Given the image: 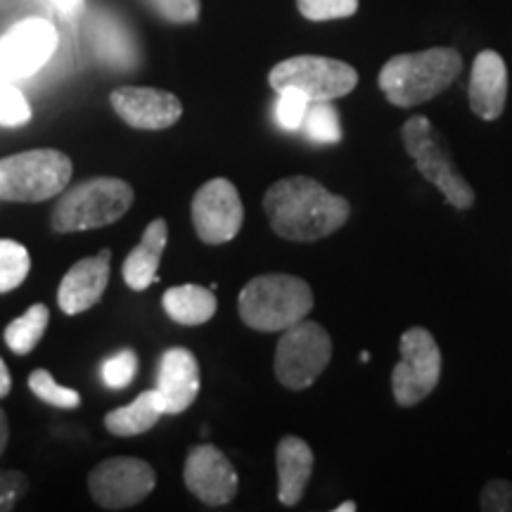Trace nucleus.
Returning <instances> with one entry per match:
<instances>
[{"mask_svg":"<svg viewBox=\"0 0 512 512\" xmlns=\"http://www.w3.org/2000/svg\"><path fill=\"white\" fill-rule=\"evenodd\" d=\"M74 164L53 147L17 152L0 159V202H46L62 195L72 181Z\"/></svg>","mask_w":512,"mask_h":512,"instance_id":"nucleus-6","label":"nucleus"},{"mask_svg":"<svg viewBox=\"0 0 512 512\" xmlns=\"http://www.w3.org/2000/svg\"><path fill=\"white\" fill-rule=\"evenodd\" d=\"M110 105L124 124L140 131H164L183 117V102L174 93L147 86H119Z\"/></svg>","mask_w":512,"mask_h":512,"instance_id":"nucleus-14","label":"nucleus"},{"mask_svg":"<svg viewBox=\"0 0 512 512\" xmlns=\"http://www.w3.org/2000/svg\"><path fill=\"white\" fill-rule=\"evenodd\" d=\"M12 389V377H10V370L5 366V361L0 358V399H5V396L10 394Z\"/></svg>","mask_w":512,"mask_h":512,"instance_id":"nucleus-34","label":"nucleus"},{"mask_svg":"<svg viewBox=\"0 0 512 512\" xmlns=\"http://www.w3.org/2000/svg\"><path fill=\"white\" fill-rule=\"evenodd\" d=\"M470 110L484 121L501 119L508 102V67L496 50H482L472 62L470 86H467Z\"/></svg>","mask_w":512,"mask_h":512,"instance_id":"nucleus-17","label":"nucleus"},{"mask_svg":"<svg viewBox=\"0 0 512 512\" xmlns=\"http://www.w3.org/2000/svg\"><path fill=\"white\" fill-rule=\"evenodd\" d=\"M479 508L484 512H512V482L491 479L479 494Z\"/></svg>","mask_w":512,"mask_h":512,"instance_id":"nucleus-32","label":"nucleus"},{"mask_svg":"<svg viewBox=\"0 0 512 512\" xmlns=\"http://www.w3.org/2000/svg\"><path fill=\"white\" fill-rule=\"evenodd\" d=\"M264 211L278 238L316 242L337 233L351 216V204L332 195L311 176H290L275 181L264 195Z\"/></svg>","mask_w":512,"mask_h":512,"instance_id":"nucleus-1","label":"nucleus"},{"mask_svg":"<svg viewBox=\"0 0 512 512\" xmlns=\"http://www.w3.org/2000/svg\"><path fill=\"white\" fill-rule=\"evenodd\" d=\"M200 363L183 347L166 349L157 366V392L169 415H178L195 403L200 394Z\"/></svg>","mask_w":512,"mask_h":512,"instance_id":"nucleus-16","label":"nucleus"},{"mask_svg":"<svg viewBox=\"0 0 512 512\" xmlns=\"http://www.w3.org/2000/svg\"><path fill=\"white\" fill-rule=\"evenodd\" d=\"M8 439H10V422L3 408H0V456H3L5 446H8Z\"/></svg>","mask_w":512,"mask_h":512,"instance_id":"nucleus-35","label":"nucleus"},{"mask_svg":"<svg viewBox=\"0 0 512 512\" xmlns=\"http://www.w3.org/2000/svg\"><path fill=\"white\" fill-rule=\"evenodd\" d=\"M313 451L304 439L283 437L275 448V467H278V501L292 508L304 498L306 486L313 475Z\"/></svg>","mask_w":512,"mask_h":512,"instance_id":"nucleus-18","label":"nucleus"},{"mask_svg":"<svg viewBox=\"0 0 512 512\" xmlns=\"http://www.w3.org/2000/svg\"><path fill=\"white\" fill-rule=\"evenodd\" d=\"M192 226L204 245H223L238 238L245 223L240 192L228 178H211L192 197Z\"/></svg>","mask_w":512,"mask_h":512,"instance_id":"nucleus-11","label":"nucleus"},{"mask_svg":"<svg viewBox=\"0 0 512 512\" xmlns=\"http://www.w3.org/2000/svg\"><path fill=\"white\" fill-rule=\"evenodd\" d=\"M302 131L316 145H335L344 136L342 121H339V114L330 102H311L309 110H306Z\"/></svg>","mask_w":512,"mask_h":512,"instance_id":"nucleus-24","label":"nucleus"},{"mask_svg":"<svg viewBox=\"0 0 512 512\" xmlns=\"http://www.w3.org/2000/svg\"><path fill=\"white\" fill-rule=\"evenodd\" d=\"M83 0H53V5L60 12H64V15H69V12H76L81 8Z\"/></svg>","mask_w":512,"mask_h":512,"instance_id":"nucleus-36","label":"nucleus"},{"mask_svg":"<svg viewBox=\"0 0 512 512\" xmlns=\"http://www.w3.org/2000/svg\"><path fill=\"white\" fill-rule=\"evenodd\" d=\"M311 309V285L287 273L256 275L238 297L242 323L256 332H283L309 316Z\"/></svg>","mask_w":512,"mask_h":512,"instance_id":"nucleus-3","label":"nucleus"},{"mask_svg":"<svg viewBox=\"0 0 512 512\" xmlns=\"http://www.w3.org/2000/svg\"><path fill=\"white\" fill-rule=\"evenodd\" d=\"M401 358L392 370V394L401 408L425 401L441 380V349L427 328H408L399 339Z\"/></svg>","mask_w":512,"mask_h":512,"instance_id":"nucleus-9","label":"nucleus"},{"mask_svg":"<svg viewBox=\"0 0 512 512\" xmlns=\"http://www.w3.org/2000/svg\"><path fill=\"white\" fill-rule=\"evenodd\" d=\"M183 482L188 491L211 508L228 505L238 496L240 479L226 453L211 444H200L188 453L183 465Z\"/></svg>","mask_w":512,"mask_h":512,"instance_id":"nucleus-12","label":"nucleus"},{"mask_svg":"<svg viewBox=\"0 0 512 512\" xmlns=\"http://www.w3.org/2000/svg\"><path fill=\"white\" fill-rule=\"evenodd\" d=\"M50 323V311L46 304H34L31 309L12 320L5 328V344L19 356H27L38 347Z\"/></svg>","mask_w":512,"mask_h":512,"instance_id":"nucleus-23","label":"nucleus"},{"mask_svg":"<svg viewBox=\"0 0 512 512\" xmlns=\"http://www.w3.org/2000/svg\"><path fill=\"white\" fill-rule=\"evenodd\" d=\"M169 242V226L164 219H155L145 228L143 240L138 242L136 249H131L121 268L124 283L136 292H145L147 287L157 283V271L162 264V254Z\"/></svg>","mask_w":512,"mask_h":512,"instance_id":"nucleus-19","label":"nucleus"},{"mask_svg":"<svg viewBox=\"0 0 512 512\" xmlns=\"http://www.w3.org/2000/svg\"><path fill=\"white\" fill-rule=\"evenodd\" d=\"M401 138L408 157L413 159L415 169L420 171L425 181H430L444 195L446 204L460 211L475 207V188L458 171L456 162H453L451 147H448L446 138L434 128L430 119L422 117V114L411 117L401 128Z\"/></svg>","mask_w":512,"mask_h":512,"instance_id":"nucleus-5","label":"nucleus"},{"mask_svg":"<svg viewBox=\"0 0 512 512\" xmlns=\"http://www.w3.org/2000/svg\"><path fill=\"white\" fill-rule=\"evenodd\" d=\"M143 3L169 24H195L200 19V0H143Z\"/></svg>","mask_w":512,"mask_h":512,"instance_id":"nucleus-31","label":"nucleus"},{"mask_svg":"<svg viewBox=\"0 0 512 512\" xmlns=\"http://www.w3.org/2000/svg\"><path fill=\"white\" fill-rule=\"evenodd\" d=\"M463 72V57L456 48H427L420 53H401L384 62L377 86L394 107L425 105L446 91Z\"/></svg>","mask_w":512,"mask_h":512,"instance_id":"nucleus-2","label":"nucleus"},{"mask_svg":"<svg viewBox=\"0 0 512 512\" xmlns=\"http://www.w3.org/2000/svg\"><path fill=\"white\" fill-rule=\"evenodd\" d=\"M57 50V29L48 19H24L0 38V57L15 79H27L50 62Z\"/></svg>","mask_w":512,"mask_h":512,"instance_id":"nucleus-13","label":"nucleus"},{"mask_svg":"<svg viewBox=\"0 0 512 512\" xmlns=\"http://www.w3.org/2000/svg\"><path fill=\"white\" fill-rule=\"evenodd\" d=\"M361 361H363V363H368V361H370V354H368V351H363V354H361Z\"/></svg>","mask_w":512,"mask_h":512,"instance_id":"nucleus-39","label":"nucleus"},{"mask_svg":"<svg viewBox=\"0 0 512 512\" xmlns=\"http://www.w3.org/2000/svg\"><path fill=\"white\" fill-rule=\"evenodd\" d=\"M91 43L95 55L110 69H133L138 62V48L128 29L110 12H98L91 19Z\"/></svg>","mask_w":512,"mask_h":512,"instance_id":"nucleus-20","label":"nucleus"},{"mask_svg":"<svg viewBox=\"0 0 512 512\" xmlns=\"http://www.w3.org/2000/svg\"><path fill=\"white\" fill-rule=\"evenodd\" d=\"M110 264L112 249H100L95 256H86L69 268L57 290V304L62 313L79 316L100 302L110 285Z\"/></svg>","mask_w":512,"mask_h":512,"instance_id":"nucleus-15","label":"nucleus"},{"mask_svg":"<svg viewBox=\"0 0 512 512\" xmlns=\"http://www.w3.org/2000/svg\"><path fill=\"white\" fill-rule=\"evenodd\" d=\"M309 105L311 102L299 91H294V88H287V91L278 93V102H275V119H278V126L285 128V131H299L304 124Z\"/></svg>","mask_w":512,"mask_h":512,"instance_id":"nucleus-29","label":"nucleus"},{"mask_svg":"<svg viewBox=\"0 0 512 512\" xmlns=\"http://www.w3.org/2000/svg\"><path fill=\"white\" fill-rule=\"evenodd\" d=\"M162 306L174 323L185 328H197V325L209 323L216 313V294L202 285H178L169 287L162 297Z\"/></svg>","mask_w":512,"mask_h":512,"instance_id":"nucleus-21","label":"nucleus"},{"mask_svg":"<svg viewBox=\"0 0 512 512\" xmlns=\"http://www.w3.org/2000/svg\"><path fill=\"white\" fill-rule=\"evenodd\" d=\"M356 508H358V505H356L354 501H347V503L337 505V508H335V512H354Z\"/></svg>","mask_w":512,"mask_h":512,"instance_id":"nucleus-38","label":"nucleus"},{"mask_svg":"<svg viewBox=\"0 0 512 512\" xmlns=\"http://www.w3.org/2000/svg\"><path fill=\"white\" fill-rule=\"evenodd\" d=\"M157 475L140 458L117 456L102 460L88 475V491L102 510H126L155 491Z\"/></svg>","mask_w":512,"mask_h":512,"instance_id":"nucleus-10","label":"nucleus"},{"mask_svg":"<svg viewBox=\"0 0 512 512\" xmlns=\"http://www.w3.org/2000/svg\"><path fill=\"white\" fill-rule=\"evenodd\" d=\"M29 479L17 470L0 472V512L15 510L22 496L27 494Z\"/></svg>","mask_w":512,"mask_h":512,"instance_id":"nucleus-33","label":"nucleus"},{"mask_svg":"<svg viewBox=\"0 0 512 512\" xmlns=\"http://www.w3.org/2000/svg\"><path fill=\"white\" fill-rule=\"evenodd\" d=\"M275 93L294 88L309 102H332L358 86V72L351 64L323 55H297L278 62L268 74Z\"/></svg>","mask_w":512,"mask_h":512,"instance_id":"nucleus-8","label":"nucleus"},{"mask_svg":"<svg viewBox=\"0 0 512 512\" xmlns=\"http://www.w3.org/2000/svg\"><path fill=\"white\" fill-rule=\"evenodd\" d=\"M31 256L15 240H0V294L17 290L27 280Z\"/></svg>","mask_w":512,"mask_h":512,"instance_id":"nucleus-25","label":"nucleus"},{"mask_svg":"<svg viewBox=\"0 0 512 512\" xmlns=\"http://www.w3.org/2000/svg\"><path fill=\"white\" fill-rule=\"evenodd\" d=\"M162 415H166L162 396H159L157 389H147L128 406L107 413L105 427L114 437H138V434L150 432Z\"/></svg>","mask_w":512,"mask_h":512,"instance_id":"nucleus-22","label":"nucleus"},{"mask_svg":"<svg viewBox=\"0 0 512 512\" xmlns=\"http://www.w3.org/2000/svg\"><path fill=\"white\" fill-rule=\"evenodd\" d=\"M3 81H12V76L8 72V67H5L3 57H0V83H3Z\"/></svg>","mask_w":512,"mask_h":512,"instance_id":"nucleus-37","label":"nucleus"},{"mask_svg":"<svg viewBox=\"0 0 512 512\" xmlns=\"http://www.w3.org/2000/svg\"><path fill=\"white\" fill-rule=\"evenodd\" d=\"M133 204V188L124 178L98 176L76 183L57 200L53 209L55 233H81L105 228L124 219Z\"/></svg>","mask_w":512,"mask_h":512,"instance_id":"nucleus-4","label":"nucleus"},{"mask_svg":"<svg viewBox=\"0 0 512 512\" xmlns=\"http://www.w3.org/2000/svg\"><path fill=\"white\" fill-rule=\"evenodd\" d=\"M358 0H297L299 15L309 22H332L347 19L358 12Z\"/></svg>","mask_w":512,"mask_h":512,"instance_id":"nucleus-27","label":"nucleus"},{"mask_svg":"<svg viewBox=\"0 0 512 512\" xmlns=\"http://www.w3.org/2000/svg\"><path fill=\"white\" fill-rule=\"evenodd\" d=\"M332 358V339L328 330L313 320H299L283 330L275 347L273 373L285 389L302 392L323 375Z\"/></svg>","mask_w":512,"mask_h":512,"instance_id":"nucleus-7","label":"nucleus"},{"mask_svg":"<svg viewBox=\"0 0 512 512\" xmlns=\"http://www.w3.org/2000/svg\"><path fill=\"white\" fill-rule=\"evenodd\" d=\"M29 389L41 401H46L55 408H64V411L76 408L81 403V396L76 394L72 387H62V384H57L55 377L50 375L46 368H38L29 375Z\"/></svg>","mask_w":512,"mask_h":512,"instance_id":"nucleus-26","label":"nucleus"},{"mask_svg":"<svg viewBox=\"0 0 512 512\" xmlns=\"http://www.w3.org/2000/svg\"><path fill=\"white\" fill-rule=\"evenodd\" d=\"M138 373V356L133 349L119 351L117 356L107 358L105 366H102V380H105L107 387L112 389H124L136 380Z\"/></svg>","mask_w":512,"mask_h":512,"instance_id":"nucleus-30","label":"nucleus"},{"mask_svg":"<svg viewBox=\"0 0 512 512\" xmlns=\"http://www.w3.org/2000/svg\"><path fill=\"white\" fill-rule=\"evenodd\" d=\"M31 121V107L24 93L10 81L0 83V126H24Z\"/></svg>","mask_w":512,"mask_h":512,"instance_id":"nucleus-28","label":"nucleus"}]
</instances>
